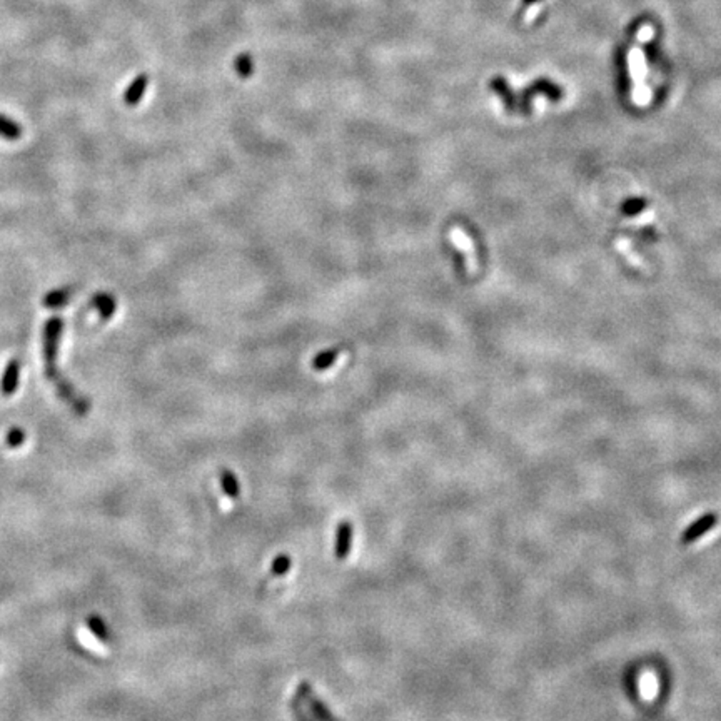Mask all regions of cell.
I'll return each instance as SVG.
<instances>
[{
    "label": "cell",
    "instance_id": "5",
    "mask_svg": "<svg viewBox=\"0 0 721 721\" xmlns=\"http://www.w3.org/2000/svg\"><path fill=\"white\" fill-rule=\"evenodd\" d=\"M351 544H352V524L347 521L337 526L336 531V546H334V554L337 559H346L349 553H351Z\"/></svg>",
    "mask_w": 721,
    "mask_h": 721
},
{
    "label": "cell",
    "instance_id": "1",
    "mask_svg": "<svg viewBox=\"0 0 721 721\" xmlns=\"http://www.w3.org/2000/svg\"><path fill=\"white\" fill-rule=\"evenodd\" d=\"M64 331V321L60 316H53L45 322L44 332H42V356H44V373L45 378L57 384L62 381L59 369H57V352H59V341Z\"/></svg>",
    "mask_w": 721,
    "mask_h": 721
},
{
    "label": "cell",
    "instance_id": "17",
    "mask_svg": "<svg viewBox=\"0 0 721 721\" xmlns=\"http://www.w3.org/2000/svg\"><path fill=\"white\" fill-rule=\"evenodd\" d=\"M291 707H293V715H294V718H296V721H310L308 711L302 708V705L299 703L297 700H293Z\"/></svg>",
    "mask_w": 721,
    "mask_h": 721
},
{
    "label": "cell",
    "instance_id": "3",
    "mask_svg": "<svg viewBox=\"0 0 721 721\" xmlns=\"http://www.w3.org/2000/svg\"><path fill=\"white\" fill-rule=\"evenodd\" d=\"M297 696L302 698V700L306 701V705L309 707L310 713H313V716L317 721H339L331 711H329L328 705L316 696V693L313 692L309 683H301V685H299Z\"/></svg>",
    "mask_w": 721,
    "mask_h": 721
},
{
    "label": "cell",
    "instance_id": "18",
    "mask_svg": "<svg viewBox=\"0 0 721 721\" xmlns=\"http://www.w3.org/2000/svg\"><path fill=\"white\" fill-rule=\"evenodd\" d=\"M644 207V202L639 201V199H635V201L628 202L626 206H624V212L626 214H636L638 210H641Z\"/></svg>",
    "mask_w": 721,
    "mask_h": 721
},
{
    "label": "cell",
    "instance_id": "6",
    "mask_svg": "<svg viewBox=\"0 0 721 721\" xmlns=\"http://www.w3.org/2000/svg\"><path fill=\"white\" fill-rule=\"evenodd\" d=\"M86 626L87 630L90 631V635L94 636L95 639H97L99 643H103V644H110L112 643V631H110L109 624L103 621L102 616L99 615H90L89 618L86 620Z\"/></svg>",
    "mask_w": 721,
    "mask_h": 721
},
{
    "label": "cell",
    "instance_id": "10",
    "mask_svg": "<svg viewBox=\"0 0 721 721\" xmlns=\"http://www.w3.org/2000/svg\"><path fill=\"white\" fill-rule=\"evenodd\" d=\"M343 352H344L343 347H331V349H328V351L319 352V354L313 359V369L317 371V373L329 369L331 366H334Z\"/></svg>",
    "mask_w": 721,
    "mask_h": 721
},
{
    "label": "cell",
    "instance_id": "4",
    "mask_svg": "<svg viewBox=\"0 0 721 721\" xmlns=\"http://www.w3.org/2000/svg\"><path fill=\"white\" fill-rule=\"evenodd\" d=\"M19 379H21V363L17 359L9 360L0 381V393L3 396H12L19 387Z\"/></svg>",
    "mask_w": 721,
    "mask_h": 721
},
{
    "label": "cell",
    "instance_id": "15",
    "mask_svg": "<svg viewBox=\"0 0 721 721\" xmlns=\"http://www.w3.org/2000/svg\"><path fill=\"white\" fill-rule=\"evenodd\" d=\"M25 431L22 428H19V426H15V428L10 429L9 432H7L5 436V444L7 448H10V450H17V448H21L22 444L25 443Z\"/></svg>",
    "mask_w": 721,
    "mask_h": 721
},
{
    "label": "cell",
    "instance_id": "2",
    "mask_svg": "<svg viewBox=\"0 0 721 721\" xmlns=\"http://www.w3.org/2000/svg\"><path fill=\"white\" fill-rule=\"evenodd\" d=\"M451 243L463 252L464 256V264H466V272L467 274H476L479 269L476 252H474V245L471 237L463 231L461 228H452L450 232Z\"/></svg>",
    "mask_w": 721,
    "mask_h": 721
},
{
    "label": "cell",
    "instance_id": "13",
    "mask_svg": "<svg viewBox=\"0 0 721 721\" xmlns=\"http://www.w3.org/2000/svg\"><path fill=\"white\" fill-rule=\"evenodd\" d=\"M0 137L7 140H17L22 137V127L10 117L0 114Z\"/></svg>",
    "mask_w": 721,
    "mask_h": 721
},
{
    "label": "cell",
    "instance_id": "16",
    "mask_svg": "<svg viewBox=\"0 0 721 721\" xmlns=\"http://www.w3.org/2000/svg\"><path fill=\"white\" fill-rule=\"evenodd\" d=\"M291 566H293V561H291L289 556L281 554L274 559V563H272L271 573L274 574V576H284V574L291 570Z\"/></svg>",
    "mask_w": 721,
    "mask_h": 721
},
{
    "label": "cell",
    "instance_id": "14",
    "mask_svg": "<svg viewBox=\"0 0 721 721\" xmlns=\"http://www.w3.org/2000/svg\"><path fill=\"white\" fill-rule=\"evenodd\" d=\"M234 69H236L237 75H241L243 79H249L254 74V59L249 52H243L234 59Z\"/></svg>",
    "mask_w": 721,
    "mask_h": 721
},
{
    "label": "cell",
    "instance_id": "7",
    "mask_svg": "<svg viewBox=\"0 0 721 721\" xmlns=\"http://www.w3.org/2000/svg\"><path fill=\"white\" fill-rule=\"evenodd\" d=\"M90 304L92 308L97 309L101 321H109L117 309L116 299H114V296H110L109 293H99L97 296L92 297Z\"/></svg>",
    "mask_w": 721,
    "mask_h": 721
},
{
    "label": "cell",
    "instance_id": "9",
    "mask_svg": "<svg viewBox=\"0 0 721 721\" xmlns=\"http://www.w3.org/2000/svg\"><path fill=\"white\" fill-rule=\"evenodd\" d=\"M715 523H716V516L715 515H708V516L701 517V520L696 521V523L693 524V526L688 528V531H686L685 536H683L681 543L683 544L693 543V541L698 539L701 535H705V533L709 531V529L715 526Z\"/></svg>",
    "mask_w": 721,
    "mask_h": 721
},
{
    "label": "cell",
    "instance_id": "12",
    "mask_svg": "<svg viewBox=\"0 0 721 721\" xmlns=\"http://www.w3.org/2000/svg\"><path fill=\"white\" fill-rule=\"evenodd\" d=\"M219 479H221V488H222V491H224L225 496L232 498V500H236V498L241 496L239 479H237V476L232 473V471L224 469L221 473Z\"/></svg>",
    "mask_w": 721,
    "mask_h": 721
},
{
    "label": "cell",
    "instance_id": "8",
    "mask_svg": "<svg viewBox=\"0 0 721 721\" xmlns=\"http://www.w3.org/2000/svg\"><path fill=\"white\" fill-rule=\"evenodd\" d=\"M147 86H149V75H145V74L137 75V77L130 82L127 90H125L124 102L130 107L137 106V103L140 102V99L144 97V92L145 89H147Z\"/></svg>",
    "mask_w": 721,
    "mask_h": 721
},
{
    "label": "cell",
    "instance_id": "11",
    "mask_svg": "<svg viewBox=\"0 0 721 721\" xmlns=\"http://www.w3.org/2000/svg\"><path fill=\"white\" fill-rule=\"evenodd\" d=\"M72 299V291L71 289H56L51 293L45 294V297L42 299V304L47 309H60L65 304H69Z\"/></svg>",
    "mask_w": 721,
    "mask_h": 721
}]
</instances>
